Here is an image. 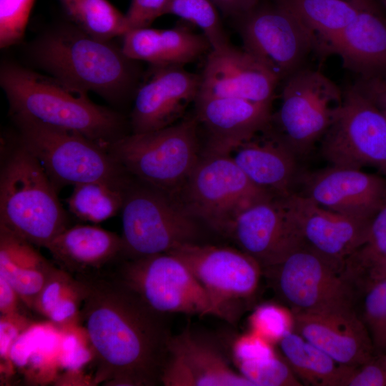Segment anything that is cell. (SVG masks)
<instances>
[{
    "label": "cell",
    "instance_id": "44",
    "mask_svg": "<svg viewBox=\"0 0 386 386\" xmlns=\"http://www.w3.org/2000/svg\"><path fill=\"white\" fill-rule=\"evenodd\" d=\"M1 300L0 308L1 315H9L14 312L17 297H19L14 290L1 277H0ZM20 298V297H19Z\"/></svg>",
    "mask_w": 386,
    "mask_h": 386
},
{
    "label": "cell",
    "instance_id": "11",
    "mask_svg": "<svg viewBox=\"0 0 386 386\" xmlns=\"http://www.w3.org/2000/svg\"><path fill=\"white\" fill-rule=\"evenodd\" d=\"M342 99L328 77L302 68L285 79L282 103L270 125L297 156L307 154L332 124Z\"/></svg>",
    "mask_w": 386,
    "mask_h": 386
},
{
    "label": "cell",
    "instance_id": "7",
    "mask_svg": "<svg viewBox=\"0 0 386 386\" xmlns=\"http://www.w3.org/2000/svg\"><path fill=\"white\" fill-rule=\"evenodd\" d=\"M14 121L19 144L39 162L57 189L92 182L126 188L132 182L107 149L85 137L31 121Z\"/></svg>",
    "mask_w": 386,
    "mask_h": 386
},
{
    "label": "cell",
    "instance_id": "21",
    "mask_svg": "<svg viewBox=\"0 0 386 386\" xmlns=\"http://www.w3.org/2000/svg\"><path fill=\"white\" fill-rule=\"evenodd\" d=\"M292 312L294 331L339 365H358L375 355L369 333L356 309Z\"/></svg>",
    "mask_w": 386,
    "mask_h": 386
},
{
    "label": "cell",
    "instance_id": "26",
    "mask_svg": "<svg viewBox=\"0 0 386 386\" xmlns=\"http://www.w3.org/2000/svg\"><path fill=\"white\" fill-rule=\"evenodd\" d=\"M122 36L121 49L127 57L147 61L153 66H183L212 49L204 34L183 26L134 29Z\"/></svg>",
    "mask_w": 386,
    "mask_h": 386
},
{
    "label": "cell",
    "instance_id": "31",
    "mask_svg": "<svg viewBox=\"0 0 386 386\" xmlns=\"http://www.w3.org/2000/svg\"><path fill=\"white\" fill-rule=\"evenodd\" d=\"M126 189L101 182L78 184L66 198V205L79 219L99 223L121 211Z\"/></svg>",
    "mask_w": 386,
    "mask_h": 386
},
{
    "label": "cell",
    "instance_id": "37",
    "mask_svg": "<svg viewBox=\"0 0 386 386\" xmlns=\"http://www.w3.org/2000/svg\"><path fill=\"white\" fill-rule=\"evenodd\" d=\"M35 0H0V46L18 43L24 36Z\"/></svg>",
    "mask_w": 386,
    "mask_h": 386
},
{
    "label": "cell",
    "instance_id": "30",
    "mask_svg": "<svg viewBox=\"0 0 386 386\" xmlns=\"http://www.w3.org/2000/svg\"><path fill=\"white\" fill-rule=\"evenodd\" d=\"M84 293L80 279L55 266L33 309L54 322L65 323L79 316Z\"/></svg>",
    "mask_w": 386,
    "mask_h": 386
},
{
    "label": "cell",
    "instance_id": "25",
    "mask_svg": "<svg viewBox=\"0 0 386 386\" xmlns=\"http://www.w3.org/2000/svg\"><path fill=\"white\" fill-rule=\"evenodd\" d=\"M336 54L360 76L386 72V19L377 7L362 9L352 21L320 46Z\"/></svg>",
    "mask_w": 386,
    "mask_h": 386
},
{
    "label": "cell",
    "instance_id": "4",
    "mask_svg": "<svg viewBox=\"0 0 386 386\" xmlns=\"http://www.w3.org/2000/svg\"><path fill=\"white\" fill-rule=\"evenodd\" d=\"M0 227L45 248L69 227L57 189L39 162L20 144L1 169Z\"/></svg>",
    "mask_w": 386,
    "mask_h": 386
},
{
    "label": "cell",
    "instance_id": "29",
    "mask_svg": "<svg viewBox=\"0 0 386 386\" xmlns=\"http://www.w3.org/2000/svg\"><path fill=\"white\" fill-rule=\"evenodd\" d=\"M298 18L319 46L348 26L362 8L347 0H274Z\"/></svg>",
    "mask_w": 386,
    "mask_h": 386
},
{
    "label": "cell",
    "instance_id": "13",
    "mask_svg": "<svg viewBox=\"0 0 386 386\" xmlns=\"http://www.w3.org/2000/svg\"><path fill=\"white\" fill-rule=\"evenodd\" d=\"M321 152L332 166L372 167L386 175V119L355 85L343 93L342 103L322 137Z\"/></svg>",
    "mask_w": 386,
    "mask_h": 386
},
{
    "label": "cell",
    "instance_id": "38",
    "mask_svg": "<svg viewBox=\"0 0 386 386\" xmlns=\"http://www.w3.org/2000/svg\"><path fill=\"white\" fill-rule=\"evenodd\" d=\"M383 258H386V196L370 221L365 244L350 257L359 269Z\"/></svg>",
    "mask_w": 386,
    "mask_h": 386
},
{
    "label": "cell",
    "instance_id": "16",
    "mask_svg": "<svg viewBox=\"0 0 386 386\" xmlns=\"http://www.w3.org/2000/svg\"><path fill=\"white\" fill-rule=\"evenodd\" d=\"M165 386H253L212 340L186 330L172 335L161 375Z\"/></svg>",
    "mask_w": 386,
    "mask_h": 386
},
{
    "label": "cell",
    "instance_id": "9",
    "mask_svg": "<svg viewBox=\"0 0 386 386\" xmlns=\"http://www.w3.org/2000/svg\"><path fill=\"white\" fill-rule=\"evenodd\" d=\"M174 197L199 222L227 237L242 212L275 196L254 184L229 155L202 153Z\"/></svg>",
    "mask_w": 386,
    "mask_h": 386
},
{
    "label": "cell",
    "instance_id": "42",
    "mask_svg": "<svg viewBox=\"0 0 386 386\" xmlns=\"http://www.w3.org/2000/svg\"><path fill=\"white\" fill-rule=\"evenodd\" d=\"M354 85L377 106L386 119V72L360 76Z\"/></svg>",
    "mask_w": 386,
    "mask_h": 386
},
{
    "label": "cell",
    "instance_id": "1",
    "mask_svg": "<svg viewBox=\"0 0 386 386\" xmlns=\"http://www.w3.org/2000/svg\"><path fill=\"white\" fill-rule=\"evenodd\" d=\"M76 278L84 286L79 317L97 359V382L160 384L172 336L164 315L147 306L109 269Z\"/></svg>",
    "mask_w": 386,
    "mask_h": 386
},
{
    "label": "cell",
    "instance_id": "14",
    "mask_svg": "<svg viewBox=\"0 0 386 386\" xmlns=\"http://www.w3.org/2000/svg\"><path fill=\"white\" fill-rule=\"evenodd\" d=\"M244 49L278 78L286 79L302 69L316 36L294 14L274 1L262 4L234 19Z\"/></svg>",
    "mask_w": 386,
    "mask_h": 386
},
{
    "label": "cell",
    "instance_id": "2",
    "mask_svg": "<svg viewBox=\"0 0 386 386\" xmlns=\"http://www.w3.org/2000/svg\"><path fill=\"white\" fill-rule=\"evenodd\" d=\"M0 84L14 119L79 134L107 150L126 135L119 114L51 76L7 64L1 66Z\"/></svg>",
    "mask_w": 386,
    "mask_h": 386
},
{
    "label": "cell",
    "instance_id": "46",
    "mask_svg": "<svg viewBox=\"0 0 386 386\" xmlns=\"http://www.w3.org/2000/svg\"><path fill=\"white\" fill-rule=\"evenodd\" d=\"M355 4H357L362 8H373L377 7L375 0H347Z\"/></svg>",
    "mask_w": 386,
    "mask_h": 386
},
{
    "label": "cell",
    "instance_id": "10",
    "mask_svg": "<svg viewBox=\"0 0 386 386\" xmlns=\"http://www.w3.org/2000/svg\"><path fill=\"white\" fill-rule=\"evenodd\" d=\"M109 270L159 313L219 317L201 283L179 259L169 253L122 259Z\"/></svg>",
    "mask_w": 386,
    "mask_h": 386
},
{
    "label": "cell",
    "instance_id": "33",
    "mask_svg": "<svg viewBox=\"0 0 386 386\" xmlns=\"http://www.w3.org/2000/svg\"><path fill=\"white\" fill-rule=\"evenodd\" d=\"M357 312L367 328L375 355L386 354V278H360ZM357 302V303H358Z\"/></svg>",
    "mask_w": 386,
    "mask_h": 386
},
{
    "label": "cell",
    "instance_id": "15",
    "mask_svg": "<svg viewBox=\"0 0 386 386\" xmlns=\"http://www.w3.org/2000/svg\"><path fill=\"white\" fill-rule=\"evenodd\" d=\"M290 196L273 197L242 212L227 237L262 269L305 246Z\"/></svg>",
    "mask_w": 386,
    "mask_h": 386
},
{
    "label": "cell",
    "instance_id": "3",
    "mask_svg": "<svg viewBox=\"0 0 386 386\" xmlns=\"http://www.w3.org/2000/svg\"><path fill=\"white\" fill-rule=\"evenodd\" d=\"M33 56L51 76L78 91L94 92L118 102L137 79L134 60L122 49L82 30L61 28L44 34L34 44Z\"/></svg>",
    "mask_w": 386,
    "mask_h": 386
},
{
    "label": "cell",
    "instance_id": "20",
    "mask_svg": "<svg viewBox=\"0 0 386 386\" xmlns=\"http://www.w3.org/2000/svg\"><path fill=\"white\" fill-rule=\"evenodd\" d=\"M194 116L205 131L202 153L229 154L270 122L272 104L230 97L197 96Z\"/></svg>",
    "mask_w": 386,
    "mask_h": 386
},
{
    "label": "cell",
    "instance_id": "40",
    "mask_svg": "<svg viewBox=\"0 0 386 386\" xmlns=\"http://www.w3.org/2000/svg\"><path fill=\"white\" fill-rule=\"evenodd\" d=\"M276 354L273 344L250 330L237 337L232 345L235 365L259 361Z\"/></svg>",
    "mask_w": 386,
    "mask_h": 386
},
{
    "label": "cell",
    "instance_id": "45",
    "mask_svg": "<svg viewBox=\"0 0 386 386\" xmlns=\"http://www.w3.org/2000/svg\"><path fill=\"white\" fill-rule=\"evenodd\" d=\"M360 271L362 276L386 278V258L372 262Z\"/></svg>",
    "mask_w": 386,
    "mask_h": 386
},
{
    "label": "cell",
    "instance_id": "39",
    "mask_svg": "<svg viewBox=\"0 0 386 386\" xmlns=\"http://www.w3.org/2000/svg\"><path fill=\"white\" fill-rule=\"evenodd\" d=\"M339 386H386V364L382 355L353 366L342 365Z\"/></svg>",
    "mask_w": 386,
    "mask_h": 386
},
{
    "label": "cell",
    "instance_id": "19",
    "mask_svg": "<svg viewBox=\"0 0 386 386\" xmlns=\"http://www.w3.org/2000/svg\"><path fill=\"white\" fill-rule=\"evenodd\" d=\"M279 80L245 49L231 44L211 49L201 74L198 96L230 97L272 104Z\"/></svg>",
    "mask_w": 386,
    "mask_h": 386
},
{
    "label": "cell",
    "instance_id": "41",
    "mask_svg": "<svg viewBox=\"0 0 386 386\" xmlns=\"http://www.w3.org/2000/svg\"><path fill=\"white\" fill-rule=\"evenodd\" d=\"M170 1L132 0L125 14L129 29L149 27L157 17L166 14Z\"/></svg>",
    "mask_w": 386,
    "mask_h": 386
},
{
    "label": "cell",
    "instance_id": "18",
    "mask_svg": "<svg viewBox=\"0 0 386 386\" xmlns=\"http://www.w3.org/2000/svg\"><path fill=\"white\" fill-rule=\"evenodd\" d=\"M297 193L327 209L370 221L386 196V179L354 169L332 166L302 177Z\"/></svg>",
    "mask_w": 386,
    "mask_h": 386
},
{
    "label": "cell",
    "instance_id": "22",
    "mask_svg": "<svg viewBox=\"0 0 386 386\" xmlns=\"http://www.w3.org/2000/svg\"><path fill=\"white\" fill-rule=\"evenodd\" d=\"M290 198L305 247L345 262L365 244L370 221L327 209L297 193Z\"/></svg>",
    "mask_w": 386,
    "mask_h": 386
},
{
    "label": "cell",
    "instance_id": "35",
    "mask_svg": "<svg viewBox=\"0 0 386 386\" xmlns=\"http://www.w3.org/2000/svg\"><path fill=\"white\" fill-rule=\"evenodd\" d=\"M249 330L274 345L295 330V316L286 305L274 302L262 303L252 311L248 318Z\"/></svg>",
    "mask_w": 386,
    "mask_h": 386
},
{
    "label": "cell",
    "instance_id": "8",
    "mask_svg": "<svg viewBox=\"0 0 386 386\" xmlns=\"http://www.w3.org/2000/svg\"><path fill=\"white\" fill-rule=\"evenodd\" d=\"M139 182L132 181L125 190L121 209L122 259L167 253L199 242V221L181 202L172 194Z\"/></svg>",
    "mask_w": 386,
    "mask_h": 386
},
{
    "label": "cell",
    "instance_id": "23",
    "mask_svg": "<svg viewBox=\"0 0 386 386\" xmlns=\"http://www.w3.org/2000/svg\"><path fill=\"white\" fill-rule=\"evenodd\" d=\"M256 185L277 197L294 193L296 154L269 124L229 154Z\"/></svg>",
    "mask_w": 386,
    "mask_h": 386
},
{
    "label": "cell",
    "instance_id": "28",
    "mask_svg": "<svg viewBox=\"0 0 386 386\" xmlns=\"http://www.w3.org/2000/svg\"><path fill=\"white\" fill-rule=\"evenodd\" d=\"M278 345L302 385H339L342 365L296 332L287 334Z\"/></svg>",
    "mask_w": 386,
    "mask_h": 386
},
{
    "label": "cell",
    "instance_id": "32",
    "mask_svg": "<svg viewBox=\"0 0 386 386\" xmlns=\"http://www.w3.org/2000/svg\"><path fill=\"white\" fill-rule=\"evenodd\" d=\"M66 12L88 35L103 41L123 36L129 29L125 14L107 0H61Z\"/></svg>",
    "mask_w": 386,
    "mask_h": 386
},
{
    "label": "cell",
    "instance_id": "27",
    "mask_svg": "<svg viewBox=\"0 0 386 386\" xmlns=\"http://www.w3.org/2000/svg\"><path fill=\"white\" fill-rule=\"evenodd\" d=\"M54 267L36 246L0 227V277L29 307Z\"/></svg>",
    "mask_w": 386,
    "mask_h": 386
},
{
    "label": "cell",
    "instance_id": "48",
    "mask_svg": "<svg viewBox=\"0 0 386 386\" xmlns=\"http://www.w3.org/2000/svg\"><path fill=\"white\" fill-rule=\"evenodd\" d=\"M385 5L386 6V0H383Z\"/></svg>",
    "mask_w": 386,
    "mask_h": 386
},
{
    "label": "cell",
    "instance_id": "17",
    "mask_svg": "<svg viewBox=\"0 0 386 386\" xmlns=\"http://www.w3.org/2000/svg\"><path fill=\"white\" fill-rule=\"evenodd\" d=\"M136 91L130 116L132 133L152 132L171 126L184 115L200 90L201 75L183 66H153Z\"/></svg>",
    "mask_w": 386,
    "mask_h": 386
},
{
    "label": "cell",
    "instance_id": "43",
    "mask_svg": "<svg viewBox=\"0 0 386 386\" xmlns=\"http://www.w3.org/2000/svg\"><path fill=\"white\" fill-rule=\"evenodd\" d=\"M224 16L236 19L252 9L262 0H209Z\"/></svg>",
    "mask_w": 386,
    "mask_h": 386
},
{
    "label": "cell",
    "instance_id": "5",
    "mask_svg": "<svg viewBox=\"0 0 386 386\" xmlns=\"http://www.w3.org/2000/svg\"><path fill=\"white\" fill-rule=\"evenodd\" d=\"M199 127L194 115L163 129L124 135L108 152L139 182L175 196L200 157Z\"/></svg>",
    "mask_w": 386,
    "mask_h": 386
},
{
    "label": "cell",
    "instance_id": "34",
    "mask_svg": "<svg viewBox=\"0 0 386 386\" xmlns=\"http://www.w3.org/2000/svg\"><path fill=\"white\" fill-rule=\"evenodd\" d=\"M217 8L209 0H171L166 14L176 15L198 26L212 49L229 44Z\"/></svg>",
    "mask_w": 386,
    "mask_h": 386
},
{
    "label": "cell",
    "instance_id": "12",
    "mask_svg": "<svg viewBox=\"0 0 386 386\" xmlns=\"http://www.w3.org/2000/svg\"><path fill=\"white\" fill-rule=\"evenodd\" d=\"M179 259L205 289L219 318L234 322L243 304L257 292L262 268L240 250L199 242L167 252Z\"/></svg>",
    "mask_w": 386,
    "mask_h": 386
},
{
    "label": "cell",
    "instance_id": "36",
    "mask_svg": "<svg viewBox=\"0 0 386 386\" xmlns=\"http://www.w3.org/2000/svg\"><path fill=\"white\" fill-rule=\"evenodd\" d=\"M236 367L253 386L302 385L283 356L277 353L259 361L237 364Z\"/></svg>",
    "mask_w": 386,
    "mask_h": 386
},
{
    "label": "cell",
    "instance_id": "47",
    "mask_svg": "<svg viewBox=\"0 0 386 386\" xmlns=\"http://www.w3.org/2000/svg\"><path fill=\"white\" fill-rule=\"evenodd\" d=\"M382 355V357H383V358H384V360H385V364H386V354H383V355Z\"/></svg>",
    "mask_w": 386,
    "mask_h": 386
},
{
    "label": "cell",
    "instance_id": "6",
    "mask_svg": "<svg viewBox=\"0 0 386 386\" xmlns=\"http://www.w3.org/2000/svg\"><path fill=\"white\" fill-rule=\"evenodd\" d=\"M262 274L292 311L357 310L358 279L347 261L330 259L304 246L280 262L262 269Z\"/></svg>",
    "mask_w": 386,
    "mask_h": 386
},
{
    "label": "cell",
    "instance_id": "24",
    "mask_svg": "<svg viewBox=\"0 0 386 386\" xmlns=\"http://www.w3.org/2000/svg\"><path fill=\"white\" fill-rule=\"evenodd\" d=\"M57 266L74 277L108 270L122 259L121 236L94 225L68 227L46 247Z\"/></svg>",
    "mask_w": 386,
    "mask_h": 386
}]
</instances>
